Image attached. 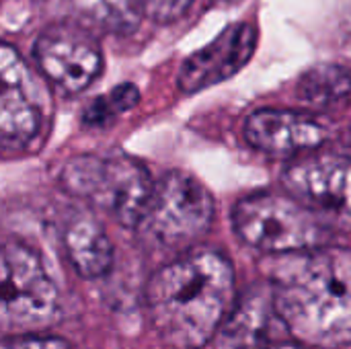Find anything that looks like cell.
<instances>
[{"instance_id":"obj_1","label":"cell","mask_w":351,"mask_h":349,"mask_svg":"<svg viewBox=\"0 0 351 349\" xmlns=\"http://www.w3.org/2000/svg\"><path fill=\"white\" fill-rule=\"evenodd\" d=\"M278 321L313 349L351 346V249L321 245L274 255L267 278Z\"/></svg>"},{"instance_id":"obj_2","label":"cell","mask_w":351,"mask_h":349,"mask_svg":"<svg viewBox=\"0 0 351 349\" xmlns=\"http://www.w3.org/2000/svg\"><path fill=\"white\" fill-rule=\"evenodd\" d=\"M232 263L214 249H193L158 267L144 288L154 333L173 349H204L237 304Z\"/></svg>"},{"instance_id":"obj_3","label":"cell","mask_w":351,"mask_h":349,"mask_svg":"<svg viewBox=\"0 0 351 349\" xmlns=\"http://www.w3.org/2000/svg\"><path fill=\"white\" fill-rule=\"evenodd\" d=\"M60 179L66 191L105 210L123 228L134 230L140 226L156 185L148 169L125 154L72 156L64 163Z\"/></svg>"},{"instance_id":"obj_4","label":"cell","mask_w":351,"mask_h":349,"mask_svg":"<svg viewBox=\"0 0 351 349\" xmlns=\"http://www.w3.org/2000/svg\"><path fill=\"white\" fill-rule=\"evenodd\" d=\"M239 239L265 255H288L325 245L327 226L296 197L253 193L232 210Z\"/></svg>"},{"instance_id":"obj_5","label":"cell","mask_w":351,"mask_h":349,"mask_svg":"<svg viewBox=\"0 0 351 349\" xmlns=\"http://www.w3.org/2000/svg\"><path fill=\"white\" fill-rule=\"evenodd\" d=\"M62 315L60 292L41 257L19 241L2 249V335L41 333Z\"/></svg>"},{"instance_id":"obj_6","label":"cell","mask_w":351,"mask_h":349,"mask_svg":"<svg viewBox=\"0 0 351 349\" xmlns=\"http://www.w3.org/2000/svg\"><path fill=\"white\" fill-rule=\"evenodd\" d=\"M214 197L191 175L167 173L152 191L148 210L136 228L160 249H189L208 234L214 222Z\"/></svg>"},{"instance_id":"obj_7","label":"cell","mask_w":351,"mask_h":349,"mask_svg":"<svg viewBox=\"0 0 351 349\" xmlns=\"http://www.w3.org/2000/svg\"><path fill=\"white\" fill-rule=\"evenodd\" d=\"M282 185L329 230L351 232L350 156L313 152L286 169Z\"/></svg>"},{"instance_id":"obj_8","label":"cell","mask_w":351,"mask_h":349,"mask_svg":"<svg viewBox=\"0 0 351 349\" xmlns=\"http://www.w3.org/2000/svg\"><path fill=\"white\" fill-rule=\"evenodd\" d=\"M49 95L39 76L8 43L0 49V138L8 150H23L41 134Z\"/></svg>"},{"instance_id":"obj_9","label":"cell","mask_w":351,"mask_h":349,"mask_svg":"<svg viewBox=\"0 0 351 349\" xmlns=\"http://www.w3.org/2000/svg\"><path fill=\"white\" fill-rule=\"evenodd\" d=\"M33 58L39 72L68 95L88 88L103 68L99 41L76 25L45 29L33 45Z\"/></svg>"},{"instance_id":"obj_10","label":"cell","mask_w":351,"mask_h":349,"mask_svg":"<svg viewBox=\"0 0 351 349\" xmlns=\"http://www.w3.org/2000/svg\"><path fill=\"white\" fill-rule=\"evenodd\" d=\"M257 47L255 25L241 21L226 27L216 39H212L202 49L193 51L179 70V91L193 95L216 86L239 70H243L253 58Z\"/></svg>"},{"instance_id":"obj_11","label":"cell","mask_w":351,"mask_h":349,"mask_svg":"<svg viewBox=\"0 0 351 349\" xmlns=\"http://www.w3.org/2000/svg\"><path fill=\"white\" fill-rule=\"evenodd\" d=\"M327 128L308 113L292 109H259L247 117L245 140L259 152L292 158L325 144Z\"/></svg>"},{"instance_id":"obj_12","label":"cell","mask_w":351,"mask_h":349,"mask_svg":"<svg viewBox=\"0 0 351 349\" xmlns=\"http://www.w3.org/2000/svg\"><path fill=\"white\" fill-rule=\"evenodd\" d=\"M271 317L276 315L269 282L255 284L249 292L237 298L230 315L214 337V349H267Z\"/></svg>"},{"instance_id":"obj_13","label":"cell","mask_w":351,"mask_h":349,"mask_svg":"<svg viewBox=\"0 0 351 349\" xmlns=\"http://www.w3.org/2000/svg\"><path fill=\"white\" fill-rule=\"evenodd\" d=\"M64 249L70 265L84 280L105 278L115 261V249L109 234L90 216H74L68 220Z\"/></svg>"},{"instance_id":"obj_14","label":"cell","mask_w":351,"mask_h":349,"mask_svg":"<svg viewBox=\"0 0 351 349\" xmlns=\"http://www.w3.org/2000/svg\"><path fill=\"white\" fill-rule=\"evenodd\" d=\"M70 6L86 25L113 35L134 33L146 14L142 0H70Z\"/></svg>"},{"instance_id":"obj_15","label":"cell","mask_w":351,"mask_h":349,"mask_svg":"<svg viewBox=\"0 0 351 349\" xmlns=\"http://www.w3.org/2000/svg\"><path fill=\"white\" fill-rule=\"evenodd\" d=\"M351 93V74L341 66H319L298 82V95L313 105H329Z\"/></svg>"},{"instance_id":"obj_16","label":"cell","mask_w":351,"mask_h":349,"mask_svg":"<svg viewBox=\"0 0 351 349\" xmlns=\"http://www.w3.org/2000/svg\"><path fill=\"white\" fill-rule=\"evenodd\" d=\"M138 99H140L138 88L130 82H123L107 91L105 95L93 99V103L82 113V121L84 125H105L115 117L123 115L125 111H130L132 107H136Z\"/></svg>"},{"instance_id":"obj_17","label":"cell","mask_w":351,"mask_h":349,"mask_svg":"<svg viewBox=\"0 0 351 349\" xmlns=\"http://www.w3.org/2000/svg\"><path fill=\"white\" fill-rule=\"evenodd\" d=\"M2 349H72L62 337L41 335V333H25V335H6Z\"/></svg>"},{"instance_id":"obj_18","label":"cell","mask_w":351,"mask_h":349,"mask_svg":"<svg viewBox=\"0 0 351 349\" xmlns=\"http://www.w3.org/2000/svg\"><path fill=\"white\" fill-rule=\"evenodd\" d=\"M193 0H142L144 12L156 23H171L187 12Z\"/></svg>"},{"instance_id":"obj_19","label":"cell","mask_w":351,"mask_h":349,"mask_svg":"<svg viewBox=\"0 0 351 349\" xmlns=\"http://www.w3.org/2000/svg\"><path fill=\"white\" fill-rule=\"evenodd\" d=\"M267 349H313V348L294 339V341H274V344H271Z\"/></svg>"}]
</instances>
